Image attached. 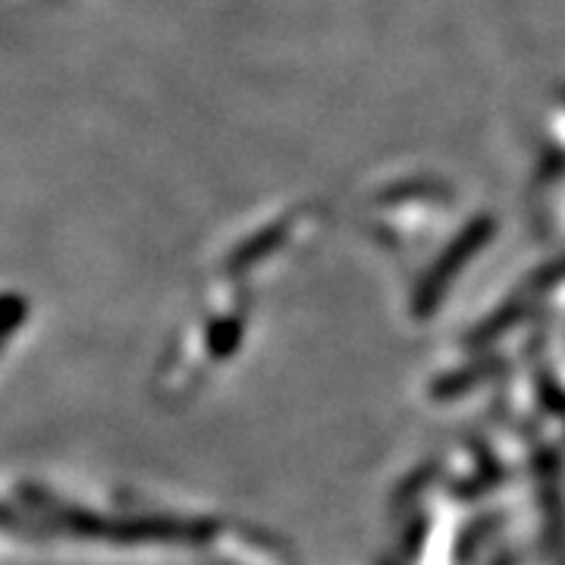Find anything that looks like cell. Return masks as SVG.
Here are the masks:
<instances>
[{
    "instance_id": "1",
    "label": "cell",
    "mask_w": 565,
    "mask_h": 565,
    "mask_svg": "<svg viewBox=\"0 0 565 565\" xmlns=\"http://www.w3.org/2000/svg\"><path fill=\"white\" fill-rule=\"evenodd\" d=\"M0 531H7V534H22V537H32V541H39V537H47L54 525L47 522V519H41L39 512L35 515H25V512H17L13 505L0 503Z\"/></svg>"
},
{
    "instance_id": "2",
    "label": "cell",
    "mask_w": 565,
    "mask_h": 565,
    "mask_svg": "<svg viewBox=\"0 0 565 565\" xmlns=\"http://www.w3.org/2000/svg\"><path fill=\"white\" fill-rule=\"evenodd\" d=\"M25 318H29V302L20 292H0V330L7 337H13L25 323Z\"/></svg>"
},
{
    "instance_id": "3",
    "label": "cell",
    "mask_w": 565,
    "mask_h": 565,
    "mask_svg": "<svg viewBox=\"0 0 565 565\" xmlns=\"http://www.w3.org/2000/svg\"><path fill=\"white\" fill-rule=\"evenodd\" d=\"M3 343H7V333L0 330V349H3Z\"/></svg>"
}]
</instances>
